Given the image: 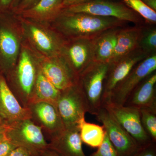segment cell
Returning <instances> with one entry per match:
<instances>
[{"instance_id": "cell-3", "label": "cell", "mask_w": 156, "mask_h": 156, "mask_svg": "<svg viewBox=\"0 0 156 156\" xmlns=\"http://www.w3.org/2000/svg\"><path fill=\"white\" fill-rule=\"evenodd\" d=\"M39 69L36 54L23 41L14 69L5 76L12 92L27 107L33 95Z\"/></svg>"}, {"instance_id": "cell-16", "label": "cell", "mask_w": 156, "mask_h": 156, "mask_svg": "<svg viewBox=\"0 0 156 156\" xmlns=\"http://www.w3.org/2000/svg\"><path fill=\"white\" fill-rule=\"evenodd\" d=\"M31 112V119L41 126L50 139L65 129L56 106L45 102L30 104L27 106Z\"/></svg>"}, {"instance_id": "cell-13", "label": "cell", "mask_w": 156, "mask_h": 156, "mask_svg": "<svg viewBox=\"0 0 156 156\" xmlns=\"http://www.w3.org/2000/svg\"><path fill=\"white\" fill-rule=\"evenodd\" d=\"M37 56L41 71L58 90L63 91L77 83L79 77L61 55L50 58Z\"/></svg>"}, {"instance_id": "cell-36", "label": "cell", "mask_w": 156, "mask_h": 156, "mask_svg": "<svg viewBox=\"0 0 156 156\" xmlns=\"http://www.w3.org/2000/svg\"><path fill=\"white\" fill-rule=\"evenodd\" d=\"M9 126H6L0 122V134H3L8 130Z\"/></svg>"}, {"instance_id": "cell-25", "label": "cell", "mask_w": 156, "mask_h": 156, "mask_svg": "<svg viewBox=\"0 0 156 156\" xmlns=\"http://www.w3.org/2000/svg\"><path fill=\"white\" fill-rule=\"evenodd\" d=\"M139 111L144 129L152 140L156 142V111L149 109H141Z\"/></svg>"}, {"instance_id": "cell-18", "label": "cell", "mask_w": 156, "mask_h": 156, "mask_svg": "<svg viewBox=\"0 0 156 156\" xmlns=\"http://www.w3.org/2000/svg\"><path fill=\"white\" fill-rule=\"evenodd\" d=\"M156 72L144 79L132 91L124 105L156 111Z\"/></svg>"}, {"instance_id": "cell-26", "label": "cell", "mask_w": 156, "mask_h": 156, "mask_svg": "<svg viewBox=\"0 0 156 156\" xmlns=\"http://www.w3.org/2000/svg\"><path fill=\"white\" fill-rule=\"evenodd\" d=\"M139 48L148 55L156 53V30L155 28H143L139 41Z\"/></svg>"}, {"instance_id": "cell-27", "label": "cell", "mask_w": 156, "mask_h": 156, "mask_svg": "<svg viewBox=\"0 0 156 156\" xmlns=\"http://www.w3.org/2000/svg\"><path fill=\"white\" fill-rule=\"evenodd\" d=\"M98 148V150L90 156H118L116 151L106 133L103 142Z\"/></svg>"}, {"instance_id": "cell-31", "label": "cell", "mask_w": 156, "mask_h": 156, "mask_svg": "<svg viewBox=\"0 0 156 156\" xmlns=\"http://www.w3.org/2000/svg\"><path fill=\"white\" fill-rule=\"evenodd\" d=\"M38 154L27 148L17 146L7 156H36Z\"/></svg>"}, {"instance_id": "cell-14", "label": "cell", "mask_w": 156, "mask_h": 156, "mask_svg": "<svg viewBox=\"0 0 156 156\" xmlns=\"http://www.w3.org/2000/svg\"><path fill=\"white\" fill-rule=\"evenodd\" d=\"M31 119L30 109L21 105L0 70V122L9 126L18 121Z\"/></svg>"}, {"instance_id": "cell-15", "label": "cell", "mask_w": 156, "mask_h": 156, "mask_svg": "<svg viewBox=\"0 0 156 156\" xmlns=\"http://www.w3.org/2000/svg\"><path fill=\"white\" fill-rule=\"evenodd\" d=\"M60 55L79 77L84 70L93 62L92 40H67Z\"/></svg>"}, {"instance_id": "cell-29", "label": "cell", "mask_w": 156, "mask_h": 156, "mask_svg": "<svg viewBox=\"0 0 156 156\" xmlns=\"http://www.w3.org/2000/svg\"><path fill=\"white\" fill-rule=\"evenodd\" d=\"M17 146L5 138L0 141V156H7Z\"/></svg>"}, {"instance_id": "cell-10", "label": "cell", "mask_w": 156, "mask_h": 156, "mask_svg": "<svg viewBox=\"0 0 156 156\" xmlns=\"http://www.w3.org/2000/svg\"><path fill=\"white\" fill-rule=\"evenodd\" d=\"M102 106L112 115L139 147L147 145L153 141L143 127L139 109L115 104L110 101L103 104Z\"/></svg>"}, {"instance_id": "cell-20", "label": "cell", "mask_w": 156, "mask_h": 156, "mask_svg": "<svg viewBox=\"0 0 156 156\" xmlns=\"http://www.w3.org/2000/svg\"><path fill=\"white\" fill-rule=\"evenodd\" d=\"M62 1L63 0H40L32 8L17 14L27 19L50 23L61 12Z\"/></svg>"}, {"instance_id": "cell-6", "label": "cell", "mask_w": 156, "mask_h": 156, "mask_svg": "<svg viewBox=\"0 0 156 156\" xmlns=\"http://www.w3.org/2000/svg\"><path fill=\"white\" fill-rule=\"evenodd\" d=\"M56 107L65 128L79 127L80 122L85 119V114L88 112V109L78 81L76 83L61 91Z\"/></svg>"}, {"instance_id": "cell-32", "label": "cell", "mask_w": 156, "mask_h": 156, "mask_svg": "<svg viewBox=\"0 0 156 156\" xmlns=\"http://www.w3.org/2000/svg\"><path fill=\"white\" fill-rule=\"evenodd\" d=\"M92 1L93 0H63L62 8L63 9L70 6L84 4Z\"/></svg>"}, {"instance_id": "cell-22", "label": "cell", "mask_w": 156, "mask_h": 156, "mask_svg": "<svg viewBox=\"0 0 156 156\" xmlns=\"http://www.w3.org/2000/svg\"><path fill=\"white\" fill-rule=\"evenodd\" d=\"M61 93V91L45 77L39 68L33 95L28 106L32 103L45 102L56 107Z\"/></svg>"}, {"instance_id": "cell-5", "label": "cell", "mask_w": 156, "mask_h": 156, "mask_svg": "<svg viewBox=\"0 0 156 156\" xmlns=\"http://www.w3.org/2000/svg\"><path fill=\"white\" fill-rule=\"evenodd\" d=\"M109 63L93 61L79 76L78 82L87 101L88 112L95 115L102 106L105 80Z\"/></svg>"}, {"instance_id": "cell-12", "label": "cell", "mask_w": 156, "mask_h": 156, "mask_svg": "<svg viewBox=\"0 0 156 156\" xmlns=\"http://www.w3.org/2000/svg\"><path fill=\"white\" fill-rule=\"evenodd\" d=\"M149 56L138 48L113 64H110L109 69L104 83L102 105L109 100L115 88L134 66Z\"/></svg>"}, {"instance_id": "cell-34", "label": "cell", "mask_w": 156, "mask_h": 156, "mask_svg": "<svg viewBox=\"0 0 156 156\" xmlns=\"http://www.w3.org/2000/svg\"><path fill=\"white\" fill-rule=\"evenodd\" d=\"M39 154L41 156H60L56 152L50 149L49 148L41 152Z\"/></svg>"}, {"instance_id": "cell-7", "label": "cell", "mask_w": 156, "mask_h": 156, "mask_svg": "<svg viewBox=\"0 0 156 156\" xmlns=\"http://www.w3.org/2000/svg\"><path fill=\"white\" fill-rule=\"evenodd\" d=\"M5 134L7 139L17 146L27 148L37 154L49 147L41 127L31 119L14 123L9 126Z\"/></svg>"}, {"instance_id": "cell-4", "label": "cell", "mask_w": 156, "mask_h": 156, "mask_svg": "<svg viewBox=\"0 0 156 156\" xmlns=\"http://www.w3.org/2000/svg\"><path fill=\"white\" fill-rule=\"evenodd\" d=\"M23 41L18 15L11 11L0 12V70L5 76L16 65Z\"/></svg>"}, {"instance_id": "cell-24", "label": "cell", "mask_w": 156, "mask_h": 156, "mask_svg": "<svg viewBox=\"0 0 156 156\" xmlns=\"http://www.w3.org/2000/svg\"><path fill=\"white\" fill-rule=\"evenodd\" d=\"M126 5L137 13L150 23L155 24L156 12L147 5L141 0H123Z\"/></svg>"}, {"instance_id": "cell-28", "label": "cell", "mask_w": 156, "mask_h": 156, "mask_svg": "<svg viewBox=\"0 0 156 156\" xmlns=\"http://www.w3.org/2000/svg\"><path fill=\"white\" fill-rule=\"evenodd\" d=\"M130 156H156V142L139 147L138 149Z\"/></svg>"}, {"instance_id": "cell-8", "label": "cell", "mask_w": 156, "mask_h": 156, "mask_svg": "<svg viewBox=\"0 0 156 156\" xmlns=\"http://www.w3.org/2000/svg\"><path fill=\"white\" fill-rule=\"evenodd\" d=\"M62 10L70 13H84L101 17H114L124 22L135 23L140 22L136 13L125 5L105 0H93Z\"/></svg>"}, {"instance_id": "cell-17", "label": "cell", "mask_w": 156, "mask_h": 156, "mask_svg": "<svg viewBox=\"0 0 156 156\" xmlns=\"http://www.w3.org/2000/svg\"><path fill=\"white\" fill-rule=\"evenodd\" d=\"M50 140L48 148L60 156H87L83 151L78 127L65 128Z\"/></svg>"}, {"instance_id": "cell-2", "label": "cell", "mask_w": 156, "mask_h": 156, "mask_svg": "<svg viewBox=\"0 0 156 156\" xmlns=\"http://www.w3.org/2000/svg\"><path fill=\"white\" fill-rule=\"evenodd\" d=\"M17 15L22 28L23 41L34 53L46 58L61 55L67 39L50 23L27 19Z\"/></svg>"}, {"instance_id": "cell-19", "label": "cell", "mask_w": 156, "mask_h": 156, "mask_svg": "<svg viewBox=\"0 0 156 156\" xmlns=\"http://www.w3.org/2000/svg\"><path fill=\"white\" fill-rule=\"evenodd\" d=\"M142 30L138 27L120 29L114 51L109 62L110 64H113L139 48Z\"/></svg>"}, {"instance_id": "cell-38", "label": "cell", "mask_w": 156, "mask_h": 156, "mask_svg": "<svg viewBox=\"0 0 156 156\" xmlns=\"http://www.w3.org/2000/svg\"><path fill=\"white\" fill-rule=\"evenodd\" d=\"M5 138L6 137L5 136V133L0 134V141H2V140H3L4 139H5Z\"/></svg>"}, {"instance_id": "cell-39", "label": "cell", "mask_w": 156, "mask_h": 156, "mask_svg": "<svg viewBox=\"0 0 156 156\" xmlns=\"http://www.w3.org/2000/svg\"><path fill=\"white\" fill-rule=\"evenodd\" d=\"M36 156H41V155H40L39 154L37 155Z\"/></svg>"}, {"instance_id": "cell-35", "label": "cell", "mask_w": 156, "mask_h": 156, "mask_svg": "<svg viewBox=\"0 0 156 156\" xmlns=\"http://www.w3.org/2000/svg\"><path fill=\"white\" fill-rule=\"evenodd\" d=\"M147 5L156 11V0H141Z\"/></svg>"}, {"instance_id": "cell-11", "label": "cell", "mask_w": 156, "mask_h": 156, "mask_svg": "<svg viewBox=\"0 0 156 156\" xmlns=\"http://www.w3.org/2000/svg\"><path fill=\"white\" fill-rule=\"evenodd\" d=\"M156 70V54L154 53L148 56L134 66L128 75L115 88L108 101L124 105L132 91Z\"/></svg>"}, {"instance_id": "cell-1", "label": "cell", "mask_w": 156, "mask_h": 156, "mask_svg": "<svg viewBox=\"0 0 156 156\" xmlns=\"http://www.w3.org/2000/svg\"><path fill=\"white\" fill-rule=\"evenodd\" d=\"M125 22L114 17L70 13L62 10L50 24L67 40H92L105 31L121 27Z\"/></svg>"}, {"instance_id": "cell-21", "label": "cell", "mask_w": 156, "mask_h": 156, "mask_svg": "<svg viewBox=\"0 0 156 156\" xmlns=\"http://www.w3.org/2000/svg\"><path fill=\"white\" fill-rule=\"evenodd\" d=\"M120 27L105 31L92 40L93 61L109 63L116 44Z\"/></svg>"}, {"instance_id": "cell-37", "label": "cell", "mask_w": 156, "mask_h": 156, "mask_svg": "<svg viewBox=\"0 0 156 156\" xmlns=\"http://www.w3.org/2000/svg\"><path fill=\"white\" fill-rule=\"evenodd\" d=\"M21 1V0H13L11 6V11H13L17 7Z\"/></svg>"}, {"instance_id": "cell-30", "label": "cell", "mask_w": 156, "mask_h": 156, "mask_svg": "<svg viewBox=\"0 0 156 156\" xmlns=\"http://www.w3.org/2000/svg\"><path fill=\"white\" fill-rule=\"evenodd\" d=\"M40 1V0H21L17 7L12 11L16 14H19L22 11L32 8Z\"/></svg>"}, {"instance_id": "cell-9", "label": "cell", "mask_w": 156, "mask_h": 156, "mask_svg": "<svg viewBox=\"0 0 156 156\" xmlns=\"http://www.w3.org/2000/svg\"><path fill=\"white\" fill-rule=\"evenodd\" d=\"M95 116L104 127L118 156H130L138 149L136 141L105 108L102 106Z\"/></svg>"}, {"instance_id": "cell-33", "label": "cell", "mask_w": 156, "mask_h": 156, "mask_svg": "<svg viewBox=\"0 0 156 156\" xmlns=\"http://www.w3.org/2000/svg\"><path fill=\"white\" fill-rule=\"evenodd\" d=\"M13 0H0V12L11 11Z\"/></svg>"}, {"instance_id": "cell-23", "label": "cell", "mask_w": 156, "mask_h": 156, "mask_svg": "<svg viewBox=\"0 0 156 156\" xmlns=\"http://www.w3.org/2000/svg\"><path fill=\"white\" fill-rule=\"evenodd\" d=\"M82 142L92 147H98L103 142L106 131L103 126L87 122L85 119L79 124Z\"/></svg>"}]
</instances>
